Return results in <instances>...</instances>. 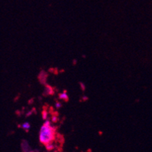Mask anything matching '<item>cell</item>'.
Listing matches in <instances>:
<instances>
[{
  "instance_id": "cell-1",
  "label": "cell",
  "mask_w": 152,
  "mask_h": 152,
  "mask_svg": "<svg viewBox=\"0 0 152 152\" xmlns=\"http://www.w3.org/2000/svg\"><path fill=\"white\" fill-rule=\"evenodd\" d=\"M57 128L53 126L51 122L47 120L42 126L39 132V142L45 145L52 143L57 137Z\"/></svg>"
},
{
  "instance_id": "cell-2",
  "label": "cell",
  "mask_w": 152,
  "mask_h": 152,
  "mask_svg": "<svg viewBox=\"0 0 152 152\" xmlns=\"http://www.w3.org/2000/svg\"><path fill=\"white\" fill-rule=\"evenodd\" d=\"M47 78H48V74L45 71H44V70H42L38 76V80L39 81V83L41 84H44L45 85V84H46Z\"/></svg>"
},
{
  "instance_id": "cell-3",
  "label": "cell",
  "mask_w": 152,
  "mask_h": 152,
  "mask_svg": "<svg viewBox=\"0 0 152 152\" xmlns=\"http://www.w3.org/2000/svg\"><path fill=\"white\" fill-rule=\"evenodd\" d=\"M54 94H55V90H54L53 88L50 85H49V84H45V90L43 92L44 96H47V95H52Z\"/></svg>"
},
{
  "instance_id": "cell-4",
  "label": "cell",
  "mask_w": 152,
  "mask_h": 152,
  "mask_svg": "<svg viewBox=\"0 0 152 152\" xmlns=\"http://www.w3.org/2000/svg\"><path fill=\"white\" fill-rule=\"evenodd\" d=\"M21 149L23 152H30L31 151V148H30V145H29L28 142L25 140H23L21 142Z\"/></svg>"
},
{
  "instance_id": "cell-5",
  "label": "cell",
  "mask_w": 152,
  "mask_h": 152,
  "mask_svg": "<svg viewBox=\"0 0 152 152\" xmlns=\"http://www.w3.org/2000/svg\"><path fill=\"white\" fill-rule=\"evenodd\" d=\"M21 128L22 129H24L26 132H28L29 129H30V124H29V123H24V124H23L21 125Z\"/></svg>"
},
{
  "instance_id": "cell-6",
  "label": "cell",
  "mask_w": 152,
  "mask_h": 152,
  "mask_svg": "<svg viewBox=\"0 0 152 152\" xmlns=\"http://www.w3.org/2000/svg\"><path fill=\"white\" fill-rule=\"evenodd\" d=\"M59 99H61V100L65 101V102H68V96H67V94L64 93V94H59Z\"/></svg>"
},
{
  "instance_id": "cell-7",
  "label": "cell",
  "mask_w": 152,
  "mask_h": 152,
  "mask_svg": "<svg viewBox=\"0 0 152 152\" xmlns=\"http://www.w3.org/2000/svg\"><path fill=\"white\" fill-rule=\"evenodd\" d=\"M45 148H46V149L48 151H52V149H54L55 146H54L53 143H50V144H48V145H45Z\"/></svg>"
},
{
  "instance_id": "cell-8",
  "label": "cell",
  "mask_w": 152,
  "mask_h": 152,
  "mask_svg": "<svg viewBox=\"0 0 152 152\" xmlns=\"http://www.w3.org/2000/svg\"><path fill=\"white\" fill-rule=\"evenodd\" d=\"M48 111H47V110H45V109H44V110L42 111V118L44 119V120H45V119H47V117H48Z\"/></svg>"
},
{
  "instance_id": "cell-9",
  "label": "cell",
  "mask_w": 152,
  "mask_h": 152,
  "mask_svg": "<svg viewBox=\"0 0 152 152\" xmlns=\"http://www.w3.org/2000/svg\"><path fill=\"white\" fill-rule=\"evenodd\" d=\"M61 103H60V102H56V104H55V106H56V107H58V108H59V107H61Z\"/></svg>"
},
{
  "instance_id": "cell-10",
  "label": "cell",
  "mask_w": 152,
  "mask_h": 152,
  "mask_svg": "<svg viewBox=\"0 0 152 152\" xmlns=\"http://www.w3.org/2000/svg\"><path fill=\"white\" fill-rule=\"evenodd\" d=\"M80 86H82V89L83 90H85V86H84V84L83 83H80Z\"/></svg>"
}]
</instances>
